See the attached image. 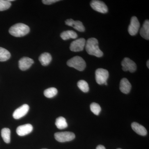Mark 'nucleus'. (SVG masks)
Returning a JSON list of instances; mask_svg holds the SVG:
<instances>
[{"instance_id":"nucleus-1","label":"nucleus","mask_w":149,"mask_h":149,"mask_svg":"<svg viewBox=\"0 0 149 149\" xmlns=\"http://www.w3.org/2000/svg\"><path fill=\"white\" fill-rule=\"evenodd\" d=\"M86 52L89 55L95 56L97 57H101L103 55V53L98 46V41L95 38L88 39L85 44Z\"/></svg>"},{"instance_id":"nucleus-2","label":"nucleus","mask_w":149,"mask_h":149,"mask_svg":"<svg viewBox=\"0 0 149 149\" xmlns=\"http://www.w3.org/2000/svg\"><path fill=\"white\" fill-rule=\"evenodd\" d=\"M30 31L29 26L23 23H19L13 25L10 28L9 32L14 37H22L27 35Z\"/></svg>"},{"instance_id":"nucleus-3","label":"nucleus","mask_w":149,"mask_h":149,"mask_svg":"<svg viewBox=\"0 0 149 149\" xmlns=\"http://www.w3.org/2000/svg\"><path fill=\"white\" fill-rule=\"evenodd\" d=\"M67 64L68 66L74 68L80 71L84 70L86 66L85 60L79 56H76L70 58L67 62Z\"/></svg>"},{"instance_id":"nucleus-4","label":"nucleus","mask_w":149,"mask_h":149,"mask_svg":"<svg viewBox=\"0 0 149 149\" xmlns=\"http://www.w3.org/2000/svg\"><path fill=\"white\" fill-rule=\"evenodd\" d=\"M54 137L56 140L58 142L64 143L72 141L74 139L75 136L72 132L65 131L56 133H55Z\"/></svg>"},{"instance_id":"nucleus-5","label":"nucleus","mask_w":149,"mask_h":149,"mask_svg":"<svg viewBox=\"0 0 149 149\" xmlns=\"http://www.w3.org/2000/svg\"><path fill=\"white\" fill-rule=\"evenodd\" d=\"M109 76V73L107 70L98 68L95 71L96 82L99 85H102L107 82Z\"/></svg>"},{"instance_id":"nucleus-6","label":"nucleus","mask_w":149,"mask_h":149,"mask_svg":"<svg viewBox=\"0 0 149 149\" xmlns=\"http://www.w3.org/2000/svg\"><path fill=\"white\" fill-rule=\"evenodd\" d=\"M123 70L124 71H129L133 72L137 69L136 63L128 58H125L121 62Z\"/></svg>"},{"instance_id":"nucleus-7","label":"nucleus","mask_w":149,"mask_h":149,"mask_svg":"<svg viewBox=\"0 0 149 149\" xmlns=\"http://www.w3.org/2000/svg\"><path fill=\"white\" fill-rule=\"evenodd\" d=\"M91 6L93 10L101 13H107L108 10L107 6L102 1L93 0L91 2Z\"/></svg>"},{"instance_id":"nucleus-8","label":"nucleus","mask_w":149,"mask_h":149,"mask_svg":"<svg viewBox=\"0 0 149 149\" xmlns=\"http://www.w3.org/2000/svg\"><path fill=\"white\" fill-rule=\"evenodd\" d=\"M86 44V41L83 38L74 40L71 43L70 49L72 52H81L84 49Z\"/></svg>"},{"instance_id":"nucleus-9","label":"nucleus","mask_w":149,"mask_h":149,"mask_svg":"<svg viewBox=\"0 0 149 149\" xmlns=\"http://www.w3.org/2000/svg\"><path fill=\"white\" fill-rule=\"evenodd\" d=\"M140 22L136 16H133L131 19L130 25L128 28L129 34L131 36L136 35L140 28Z\"/></svg>"},{"instance_id":"nucleus-10","label":"nucleus","mask_w":149,"mask_h":149,"mask_svg":"<svg viewBox=\"0 0 149 149\" xmlns=\"http://www.w3.org/2000/svg\"><path fill=\"white\" fill-rule=\"evenodd\" d=\"M29 109V106L27 104L22 105L14 112L13 115L14 118L18 119L23 117L28 113Z\"/></svg>"},{"instance_id":"nucleus-11","label":"nucleus","mask_w":149,"mask_h":149,"mask_svg":"<svg viewBox=\"0 0 149 149\" xmlns=\"http://www.w3.org/2000/svg\"><path fill=\"white\" fill-rule=\"evenodd\" d=\"M34 63V61L32 58L24 57L20 59L19 61V67L21 70L24 71L29 69Z\"/></svg>"},{"instance_id":"nucleus-12","label":"nucleus","mask_w":149,"mask_h":149,"mask_svg":"<svg viewBox=\"0 0 149 149\" xmlns=\"http://www.w3.org/2000/svg\"><path fill=\"white\" fill-rule=\"evenodd\" d=\"M65 23L66 25L70 27H73L74 29L79 31L83 32L85 31V27L81 22L80 21H74L72 19H69L65 20Z\"/></svg>"},{"instance_id":"nucleus-13","label":"nucleus","mask_w":149,"mask_h":149,"mask_svg":"<svg viewBox=\"0 0 149 149\" xmlns=\"http://www.w3.org/2000/svg\"><path fill=\"white\" fill-rule=\"evenodd\" d=\"M33 129V126L31 124H24L17 127L16 129V133L19 136H26L31 133Z\"/></svg>"},{"instance_id":"nucleus-14","label":"nucleus","mask_w":149,"mask_h":149,"mask_svg":"<svg viewBox=\"0 0 149 149\" xmlns=\"http://www.w3.org/2000/svg\"><path fill=\"white\" fill-rule=\"evenodd\" d=\"M131 89V85L128 79L125 78H123L120 80V90L122 93L127 94L130 93Z\"/></svg>"},{"instance_id":"nucleus-15","label":"nucleus","mask_w":149,"mask_h":149,"mask_svg":"<svg viewBox=\"0 0 149 149\" xmlns=\"http://www.w3.org/2000/svg\"><path fill=\"white\" fill-rule=\"evenodd\" d=\"M131 127L133 130L139 135L142 136H145L147 135V131L146 128L138 123H133L131 124Z\"/></svg>"},{"instance_id":"nucleus-16","label":"nucleus","mask_w":149,"mask_h":149,"mask_svg":"<svg viewBox=\"0 0 149 149\" xmlns=\"http://www.w3.org/2000/svg\"><path fill=\"white\" fill-rule=\"evenodd\" d=\"M140 35L144 39L146 40H149V21L146 20L144 22L143 27L140 30Z\"/></svg>"},{"instance_id":"nucleus-17","label":"nucleus","mask_w":149,"mask_h":149,"mask_svg":"<svg viewBox=\"0 0 149 149\" xmlns=\"http://www.w3.org/2000/svg\"><path fill=\"white\" fill-rule=\"evenodd\" d=\"M39 59L42 65L43 66H47L52 61V57L49 53H44L39 57Z\"/></svg>"},{"instance_id":"nucleus-18","label":"nucleus","mask_w":149,"mask_h":149,"mask_svg":"<svg viewBox=\"0 0 149 149\" xmlns=\"http://www.w3.org/2000/svg\"><path fill=\"white\" fill-rule=\"evenodd\" d=\"M63 40H66L70 39H75L77 38V33L72 30H67L62 32L60 35Z\"/></svg>"},{"instance_id":"nucleus-19","label":"nucleus","mask_w":149,"mask_h":149,"mask_svg":"<svg viewBox=\"0 0 149 149\" xmlns=\"http://www.w3.org/2000/svg\"><path fill=\"white\" fill-rule=\"evenodd\" d=\"M55 124L57 128L59 129H63L68 127V123L66 119L64 117H59L56 118Z\"/></svg>"},{"instance_id":"nucleus-20","label":"nucleus","mask_w":149,"mask_h":149,"mask_svg":"<svg viewBox=\"0 0 149 149\" xmlns=\"http://www.w3.org/2000/svg\"><path fill=\"white\" fill-rule=\"evenodd\" d=\"M10 56V53L8 51L4 48L0 47V61H6Z\"/></svg>"},{"instance_id":"nucleus-21","label":"nucleus","mask_w":149,"mask_h":149,"mask_svg":"<svg viewBox=\"0 0 149 149\" xmlns=\"http://www.w3.org/2000/svg\"><path fill=\"white\" fill-rule=\"evenodd\" d=\"M1 134L4 141L6 143L10 142V130L8 128H3L2 129Z\"/></svg>"},{"instance_id":"nucleus-22","label":"nucleus","mask_w":149,"mask_h":149,"mask_svg":"<svg viewBox=\"0 0 149 149\" xmlns=\"http://www.w3.org/2000/svg\"><path fill=\"white\" fill-rule=\"evenodd\" d=\"M58 90L55 88H50L46 89L44 91V95L49 98L53 97L57 94Z\"/></svg>"},{"instance_id":"nucleus-23","label":"nucleus","mask_w":149,"mask_h":149,"mask_svg":"<svg viewBox=\"0 0 149 149\" xmlns=\"http://www.w3.org/2000/svg\"><path fill=\"white\" fill-rule=\"evenodd\" d=\"M13 0H0V11L6 10L9 8L11 6V1Z\"/></svg>"},{"instance_id":"nucleus-24","label":"nucleus","mask_w":149,"mask_h":149,"mask_svg":"<svg viewBox=\"0 0 149 149\" xmlns=\"http://www.w3.org/2000/svg\"><path fill=\"white\" fill-rule=\"evenodd\" d=\"M77 85L79 89L84 93H88L89 91V85L85 80H80L77 83Z\"/></svg>"},{"instance_id":"nucleus-25","label":"nucleus","mask_w":149,"mask_h":149,"mask_svg":"<svg viewBox=\"0 0 149 149\" xmlns=\"http://www.w3.org/2000/svg\"><path fill=\"white\" fill-rule=\"evenodd\" d=\"M91 110L94 114L99 115L101 111V108L99 104L94 102L91 104Z\"/></svg>"},{"instance_id":"nucleus-26","label":"nucleus","mask_w":149,"mask_h":149,"mask_svg":"<svg viewBox=\"0 0 149 149\" xmlns=\"http://www.w3.org/2000/svg\"><path fill=\"white\" fill-rule=\"evenodd\" d=\"M59 0H43L42 1L43 3L45 5H51L54 3L59 1Z\"/></svg>"},{"instance_id":"nucleus-27","label":"nucleus","mask_w":149,"mask_h":149,"mask_svg":"<svg viewBox=\"0 0 149 149\" xmlns=\"http://www.w3.org/2000/svg\"><path fill=\"white\" fill-rule=\"evenodd\" d=\"M96 149H106V148L102 145H99L97 146Z\"/></svg>"},{"instance_id":"nucleus-28","label":"nucleus","mask_w":149,"mask_h":149,"mask_svg":"<svg viewBox=\"0 0 149 149\" xmlns=\"http://www.w3.org/2000/svg\"><path fill=\"white\" fill-rule=\"evenodd\" d=\"M147 67H148V68H149V60H148V61H147Z\"/></svg>"},{"instance_id":"nucleus-29","label":"nucleus","mask_w":149,"mask_h":149,"mask_svg":"<svg viewBox=\"0 0 149 149\" xmlns=\"http://www.w3.org/2000/svg\"><path fill=\"white\" fill-rule=\"evenodd\" d=\"M46 149V148H43V149Z\"/></svg>"},{"instance_id":"nucleus-30","label":"nucleus","mask_w":149,"mask_h":149,"mask_svg":"<svg viewBox=\"0 0 149 149\" xmlns=\"http://www.w3.org/2000/svg\"><path fill=\"white\" fill-rule=\"evenodd\" d=\"M117 149H120V148H118Z\"/></svg>"}]
</instances>
